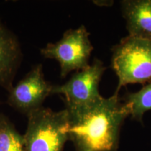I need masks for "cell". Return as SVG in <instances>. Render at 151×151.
I'll return each mask as SVG.
<instances>
[{
  "label": "cell",
  "mask_w": 151,
  "mask_h": 151,
  "mask_svg": "<svg viewBox=\"0 0 151 151\" xmlns=\"http://www.w3.org/2000/svg\"><path fill=\"white\" fill-rule=\"evenodd\" d=\"M129 36L151 39V0L120 1Z\"/></svg>",
  "instance_id": "cell-8"
},
{
  "label": "cell",
  "mask_w": 151,
  "mask_h": 151,
  "mask_svg": "<svg viewBox=\"0 0 151 151\" xmlns=\"http://www.w3.org/2000/svg\"><path fill=\"white\" fill-rule=\"evenodd\" d=\"M111 50V67L118 78L114 94L128 84L151 83V39L128 35Z\"/></svg>",
  "instance_id": "cell-2"
},
{
  "label": "cell",
  "mask_w": 151,
  "mask_h": 151,
  "mask_svg": "<svg viewBox=\"0 0 151 151\" xmlns=\"http://www.w3.org/2000/svg\"><path fill=\"white\" fill-rule=\"evenodd\" d=\"M121 99L132 118L142 122L144 113L151 111V83L144 85L139 91L127 92Z\"/></svg>",
  "instance_id": "cell-9"
},
{
  "label": "cell",
  "mask_w": 151,
  "mask_h": 151,
  "mask_svg": "<svg viewBox=\"0 0 151 151\" xmlns=\"http://www.w3.org/2000/svg\"><path fill=\"white\" fill-rule=\"evenodd\" d=\"M24 151H63L69 140L68 113L42 106L27 115Z\"/></svg>",
  "instance_id": "cell-3"
},
{
  "label": "cell",
  "mask_w": 151,
  "mask_h": 151,
  "mask_svg": "<svg viewBox=\"0 0 151 151\" xmlns=\"http://www.w3.org/2000/svg\"><path fill=\"white\" fill-rule=\"evenodd\" d=\"M90 33L84 25L65 32L61 39L48 43L40 50L45 58L59 62L60 76L65 78L71 71H81L90 65L89 60L93 50Z\"/></svg>",
  "instance_id": "cell-4"
},
{
  "label": "cell",
  "mask_w": 151,
  "mask_h": 151,
  "mask_svg": "<svg viewBox=\"0 0 151 151\" xmlns=\"http://www.w3.org/2000/svg\"><path fill=\"white\" fill-rule=\"evenodd\" d=\"M106 67L102 61L94 58L91 65L76 71L65 84L56 85L52 94H62L66 108L72 109L92 104L102 97L99 91L100 81Z\"/></svg>",
  "instance_id": "cell-5"
},
{
  "label": "cell",
  "mask_w": 151,
  "mask_h": 151,
  "mask_svg": "<svg viewBox=\"0 0 151 151\" xmlns=\"http://www.w3.org/2000/svg\"><path fill=\"white\" fill-rule=\"evenodd\" d=\"M53 85L44 78L43 66L37 65L9 92L7 102L19 112L27 115L40 109L52 94Z\"/></svg>",
  "instance_id": "cell-6"
},
{
  "label": "cell",
  "mask_w": 151,
  "mask_h": 151,
  "mask_svg": "<svg viewBox=\"0 0 151 151\" xmlns=\"http://www.w3.org/2000/svg\"><path fill=\"white\" fill-rule=\"evenodd\" d=\"M0 151H24L23 135L2 113H0Z\"/></svg>",
  "instance_id": "cell-10"
},
{
  "label": "cell",
  "mask_w": 151,
  "mask_h": 151,
  "mask_svg": "<svg viewBox=\"0 0 151 151\" xmlns=\"http://www.w3.org/2000/svg\"><path fill=\"white\" fill-rule=\"evenodd\" d=\"M22 60L18 37L0 20V86L9 92Z\"/></svg>",
  "instance_id": "cell-7"
},
{
  "label": "cell",
  "mask_w": 151,
  "mask_h": 151,
  "mask_svg": "<svg viewBox=\"0 0 151 151\" xmlns=\"http://www.w3.org/2000/svg\"><path fill=\"white\" fill-rule=\"evenodd\" d=\"M68 135L76 151H117L122 125L129 116L118 94L67 109Z\"/></svg>",
  "instance_id": "cell-1"
}]
</instances>
